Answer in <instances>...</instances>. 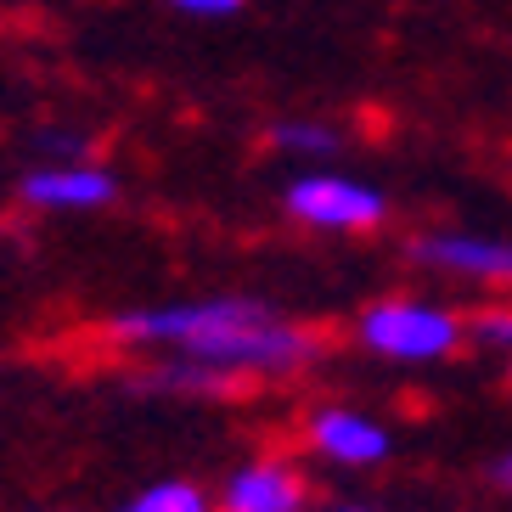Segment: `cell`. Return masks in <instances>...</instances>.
<instances>
[{
    "mask_svg": "<svg viewBox=\"0 0 512 512\" xmlns=\"http://www.w3.org/2000/svg\"><path fill=\"white\" fill-rule=\"evenodd\" d=\"M107 338L124 349H169L186 361L220 366L231 377H293L316 361L321 338L310 327L271 316L259 299H186L141 304L107 321Z\"/></svg>",
    "mask_w": 512,
    "mask_h": 512,
    "instance_id": "obj_1",
    "label": "cell"
},
{
    "mask_svg": "<svg viewBox=\"0 0 512 512\" xmlns=\"http://www.w3.org/2000/svg\"><path fill=\"white\" fill-rule=\"evenodd\" d=\"M355 338L383 361H445L467 338V321L428 299H377L361 310Z\"/></svg>",
    "mask_w": 512,
    "mask_h": 512,
    "instance_id": "obj_2",
    "label": "cell"
},
{
    "mask_svg": "<svg viewBox=\"0 0 512 512\" xmlns=\"http://www.w3.org/2000/svg\"><path fill=\"white\" fill-rule=\"evenodd\" d=\"M282 203L293 220H304V226H316V231H372L389 214L383 192L355 181V175H299V181L287 186Z\"/></svg>",
    "mask_w": 512,
    "mask_h": 512,
    "instance_id": "obj_3",
    "label": "cell"
},
{
    "mask_svg": "<svg viewBox=\"0 0 512 512\" xmlns=\"http://www.w3.org/2000/svg\"><path fill=\"white\" fill-rule=\"evenodd\" d=\"M411 259L473 282H512V242L507 237H473V231H422L411 237Z\"/></svg>",
    "mask_w": 512,
    "mask_h": 512,
    "instance_id": "obj_4",
    "label": "cell"
},
{
    "mask_svg": "<svg viewBox=\"0 0 512 512\" xmlns=\"http://www.w3.org/2000/svg\"><path fill=\"white\" fill-rule=\"evenodd\" d=\"M113 197H119V181L91 158L85 164H40L23 175V203H34V209H102Z\"/></svg>",
    "mask_w": 512,
    "mask_h": 512,
    "instance_id": "obj_5",
    "label": "cell"
},
{
    "mask_svg": "<svg viewBox=\"0 0 512 512\" xmlns=\"http://www.w3.org/2000/svg\"><path fill=\"white\" fill-rule=\"evenodd\" d=\"M304 507H310V484L287 462H248L220 490V512H304Z\"/></svg>",
    "mask_w": 512,
    "mask_h": 512,
    "instance_id": "obj_6",
    "label": "cell"
},
{
    "mask_svg": "<svg viewBox=\"0 0 512 512\" xmlns=\"http://www.w3.org/2000/svg\"><path fill=\"white\" fill-rule=\"evenodd\" d=\"M310 445H316L327 462H338V467H377L383 456H389L394 439L383 434V422L361 417V411L321 406L316 417H310Z\"/></svg>",
    "mask_w": 512,
    "mask_h": 512,
    "instance_id": "obj_7",
    "label": "cell"
},
{
    "mask_svg": "<svg viewBox=\"0 0 512 512\" xmlns=\"http://www.w3.org/2000/svg\"><path fill=\"white\" fill-rule=\"evenodd\" d=\"M136 389H158V394H237L242 377L220 372V366H203V361H186V355H169V361H158L152 372L136 377Z\"/></svg>",
    "mask_w": 512,
    "mask_h": 512,
    "instance_id": "obj_8",
    "label": "cell"
},
{
    "mask_svg": "<svg viewBox=\"0 0 512 512\" xmlns=\"http://www.w3.org/2000/svg\"><path fill=\"white\" fill-rule=\"evenodd\" d=\"M119 512H214V501L186 479H158L147 490H136Z\"/></svg>",
    "mask_w": 512,
    "mask_h": 512,
    "instance_id": "obj_9",
    "label": "cell"
},
{
    "mask_svg": "<svg viewBox=\"0 0 512 512\" xmlns=\"http://www.w3.org/2000/svg\"><path fill=\"white\" fill-rule=\"evenodd\" d=\"M271 147L293 152V158H332V152H338V136L316 119H282V124H271Z\"/></svg>",
    "mask_w": 512,
    "mask_h": 512,
    "instance_id": "obj_10",
    "label": "cell"
},
{
    "mask_svg": "<svg viewBox=\"0 0 512 512\" xmlns=\"http://www.w3.org/2000/svg\"><path fill=\"white\" fill-rule=\"evenodd\" d=\"M467 338L479 349H512V310H479L467 321Z\"/></svg>",
    "mask_w": 512,
    "mask_h": 512,
    "instance_id": "obj_11",
    "label": "cell"
},
{
    "mask_svg": "<svg viewBox=\"0 0 512 512\" xmlns=\"http://www.w3.org/2000/svg\"><path fill=\"white\" fill-rule=\"evenodd\" d=\"M175 12H186V17H231V12H242V0H169Z\"/></svg>",
    "mask_w": 512,
    "mask_h": 512,
    "instance_id": "obj_12",
    "label": "cell"
},
{
    "mask_svg": "<svg viewBox=\"0 0 512 512\" xmlns=\"http://www.w3.org/2000/svg\"><path fill=\"white\" fill-rule=\"evenodd\" d=\"M490 484H496V490H507V496H512V451L490 462Z\"/></svg>",
    "mask_w": 512,
    "mask_h": 512,
    "instance_id": "obj_13",
    "label": "cell"
},
{
    "mask_svg": "<svg viewBox=\"0 0 512 512\" xmlns=\"http://www.w3.org/2000/svg\"><path fill=\"white\" fill-rule=\"evenodd\" d=\"M327 512H372V507H327Z\"/></svg>",
    "mask_w": 512,
    "mask_h": 512,
    "instance_id": "obj_14",
    "label": "cell"
}]
</instances>
